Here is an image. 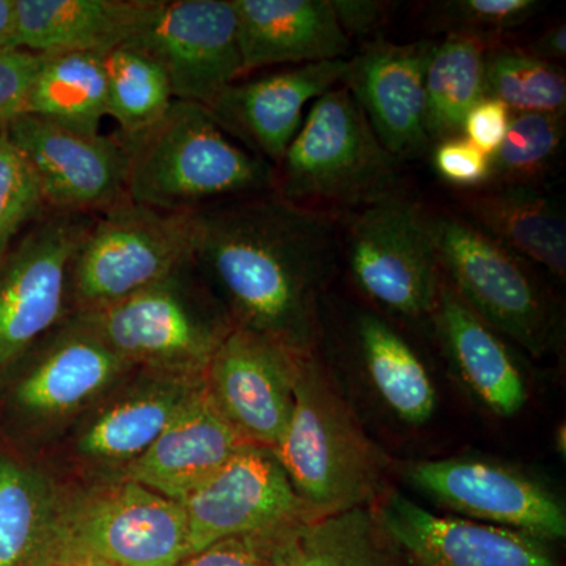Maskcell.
<instances>
[{
	"label": "cell",
	"instance_id": "1",
	"mask_svg": "<svg viewBox=\"0 0 566 566\" xmlns=\"http://www.w3.org/2000/svg\"><path fill=\"white\" fill-rule=\"evenodd\" d=\"M334 216L255 193L196 212L193 263L234 326L312 353L316 297L337 253Z\"/></svg>",
	"mask_w": 566,
	"mask_h": 566
},
{
	"label": "cell",
	"instance_id": "2",
	"mask_svg": "<svg viewBox=\"0 0 566 566\" xmlns=\"http://www.w3.org/2000/svg\"><path fill=\"white\" fill-rule=\"evenodd\" d=\"M188 554L181 505L118 474L54 482L28 566H177Z\"/></svg>",
	"mask_w": 566,
	"mask_h": 566
},
{
	"label": "cell",
	"instance_id": "3",
	"mask_svg": "<svg viewBox=\"0 0 566 566\" xmlns=\"http://www.w3.org/2000/svg\"><path fill=\"white\" fill-rule=\"evenodd\" d=\"M126 193L166 212L275 191V167L234 140L203 104L175 99L161 120L123 136Z\"/></svg>",
	"mask_w": 566,
	"mask_h": 566
},
{
	"label": "cell",
	"instance_id": "4",
	"mask_svg": "<svg viewBox=\"0 0 566 566\" xmlns=\"http://www.w3.org/2000/svg\"><path fill=\"white\" fill-rule=\"evenodd\" d=\"M273 452L294 493L318 517L368 509L385 491V453L312 353L300 356L292 419Z\"/></svg>",
	"mask_w": 566,
	"mask_h": 566
},
{
	"label": "cell",
	"instance_id": "5",
	"mask_svg": "<svg viewBox=\"0 0 566 566\" xmlns=\"http://www.w3.org/2000/svg\"><path fill=\"white\" fill-rule=\"evenodd\" d=\"M398 163L340 84L312 103L275 167V192L324 214L363 210L397 196Z\"/></svg>",
	"mask_w": 566,
	"mask_h": 566
},
{
	"label": "cell",
	"instance_id": "6",
	"mask_svg": "<svg viewBox=\"0 0 566 566\" xmlns=\"http://www.w3.org/2000/svg\"><path fill=\"white\" fill-rule=\"evenodd\" d=\"M197 275L192 260L118 303L70 316L133 367L205 376L234 324L208 300Z\"/></svg>",
	"mask_w": 566,
	"mask_h": 566
},
{
	"label": "cell",
	"instance_id": "7",
	"mask_svg": "<svg viewBox=\"0 0 566 566\" xmlns=\"http://www.w3.org/2000/svg\"><path fill=\"white\" fill-rule=\"evenodd\" d=\"M196 212L126 200L96 214L71 266V315L106 307L193 260Z\"/></svg>",
	"mask_w": 566,
	"mask_h": 566
},
{
	"label": "cell",
	"instance_id": "8",
	"mask_svg": "<svg viewBox=\"0 0 566 566\" xmlns=\"http://www.w3.org/2000/svg\"><path fill=\"white\" fill-rule=\"evenodd\" d=\"M428 230L447 285L495 333L543 356L553 344V314L521 256L452 216L428 218Z\"/></svg>",
	"mask_w": 566,
	"mask_h": 566
},
{
	"label": "cell",
	"instance_id": "9",
	"mask_svg": "<svg viewBox=\"0 0 566 566\" xmlns=\"http://www.w3.org/2000/svg\"><path fill=\"white\" fill-rule=\"evenodd\" d=\"M95 216L50 212L0 256V371L71 315V266Z\"/></svg>",
	"mask_w": 566,
	"mask_h": 566
},
{
	"label": "cell",
	"instance_id": "10",
	"mask_svg": "<svg viewBox=\"0 0 566 566\" xmlns=\"http://www.w3.org/2000/svg\"><path fill=\"white\" fill-rule=\"evenodd\" d=\"M349 270L360 292L390 314L430 318L441 271L428 230V216L401 196L354 214L348 233Z\"/></svg>",
	"mask_w": 566,
	"mask_h": 566
},
{
	"label": "cell",
	"instance_id": "11",
	"mask_svg": "<svg viewBox=\"0 0 566 566\" xmlns=\"http://www.w3.org/2000/svg\"><path fill=\"white\" fill-rule=\"evenodd\" d=\"M3 129L31 167L51 212L102 214L129 200L126 156L118 136L29 114Z\"/></svg>",
	"mask_w": 566,
	"mask_h": 566
},
{
	"label": "cell",
	"instance_id": "12",
	"mask_svg": "<svg viewBox=\"0 0 566 566\" xmlns=\"http://www.w3.org/2000/svg\"><path fill=\"white\" fill-rule=\"evenodd\" d=\"M409 482L468 520L512 528L542 542L564 539L560 499L520 469L474 457L424 460L409 465Z\"/></svg>",
	"mask_w": 566,
	"mask_h": 566
},
{
	"label": "cell",
	"instance_id": "13",
	"mask_svg": "<svg viewBox=\"0 0 566 566\" xmlns=\"http://www.w3.org/2000/svg\"><path fill=\"white\" fill-rule=\"evenodd\" d=\"M128 46L163 66L178 102L208 107L243 76L232 0H159Z\"/></svg>",
	"mask_w": 566,
	"mask_h": 566
},
{
	"label": "cell",
	"instance_id": "14",
	"mask_svg": "<svg viewBox=\"0 0 566 566\" xmlns=\"http://www.w3.org/2000/svg\"><path fill=\"white\" fill-rule=\"evenodd\" d=\"M301 352L233 326L205 371V387L245 442L274 450L294 406Z\"/></svg>",
	"mask_w": 566,
	"mask_h": 566
},
{
	"label": "cell",
	"instance_id": "15",
	"mask_svg": "<svg viewBox=\"0 0 566 566\" xmlns=\"http://www.w3.org/2000/svg\"><path fill=\"white\" fill-rule=\"evenodd\" d=\"M188 554L230 536L301 520H319L294 493L273 450L245 446L180 502Z\"/></svg>",
	"mask_w": 566,
	"mask_h": 566
},
{
	"label": "cell",
	"instance_id": "16",
	"mask_svg": "<svg viewBox=\"0 0 566 566\" xmlns=\"http://www.w3.org/2000/svg\"><path fill=\"white\" fill-rule=\"evenodd\" d=\"M205 376L136 368L87 409L73 452L99 472L118 471L147 452Z\"/></svg>",
	"mask_w": 566,
	"mask_h": 566
},
{
	"label": "cell",
	"instance_id": "17",
	"mask_svg": "<svg viewBox=\"0 0 566 566\" xmlns=\"http://www.w3.org/2000/svg\"><path fill=\"white\" fill-rule=\"evenodd\" d=\"M375 516L412 566H557L542 539L468 517L436 515L397 491L382 499Z\"/></svg>",
	"mask_w": 566,
	"mask_h": 566
},
{
	"label": "cell",
	"instance_id": "18",
	"mask_svg": "<svg viewBox=\"0 0 566 566\" xmlns=\"http://www.w3.org/2000/svg\"><path fill=\"white\" fill-rule=\"evenodd\" d=\"M433 50L430 40L406 44L375 41L346 66L342 85L397 161L417 158L431 145L424 74Z\"/></svg>",
	"mask_w": 566,
	"mask_h": 566
},
{
	"label": "cell",
	"instance_id": "19",
	"mask_svg": "<svg viewBox=\"0 0 566 566\" xmlns=\"http://www.w3.org/2000/svg\"><path fill=\"white\" fill-rule=\"evenodd\" d=\"M31 367L14 390L21 411L57 423L87 411L136 367L69 316L41 338Z\"/></svg>",
	"mask_w": 566,
	"mask_h": 566
},
{
	"label": "cell",
	"instance_id": "20",
	"mask_svg": "<svg viewBox=\"0 0 566 566\" xmlns=\"http://www.w3.org/2000/svg\"><path fill=\"white\" fill-rule=\"evenodd\" d=\"M346 66L348 59L238 80L208 109L234 140L277 167L303 125L305 106L340 85Z\"/></svg>",
	"mask_w": 566,
	"mask_h": 566
},
{
	"label": "cell",
	"instance_id": "21",
	"mask_svg": "<svg viewBox=\"0 0 566 566\" xmlns=\"http://www.w3.org/2000/svg\"><path fill=\"white\" fill-rule=\"evenodd\" d=\"M245 446L252 444L219 411L203 379L147 452L109 474L132 479L180 504Z\"/></svg>",
	"mask_w": 566,
	"mask_h": 566
},
{
	"label": "cell",
	"instance_id": "22",
	"mask_svg": "<svg viewBox=\"0 0 566 566\" xmlns=\"http://www.w3.org/2000/svg\"><path fill=\"white\" fill-rule=\"evenodd\" d=\"M243 74L346 61L352 40L329 0H232Z\"/></svg>",
	"mask_w": 566,
	"mask_h": 566
},
{
	"label": "cell",
	"instance_id": "23",
	"mask_svg": "<svg viewBox=\"0 0 566 566\" xmlns=\"http://www.w3.org/2000/svg\"><path fill=\"white\" fill-rule=\"evenodd\" d=\"M159 0H14V48L41 55L128 46Z\"/></svg>",
	"mask_w": 566,
	"mask_h": 566
},
{
	"label": "cell",
	"instance_id": "24",
	"mask_svg": "<svg viewBox=\"0 0 566 566\" xmlns=\"http://www.w3.org/2000/svg\"><path fill=\"white\" fill-rule=\"evenodd\" d=\"M430 318L447 359L482 405L495 416L520 415L528 397L520 364L504 337L474 314L444 279Z\"/></svg>",
	"mask_w": 566,
	"mask_h": 566
},
{
	"label": "cell",
	"instance_id": "25",
	"mask_svg": "<svg viewBox=\"0 0 566 566\" xmlns=\"http://www.w3.org/2000/svg\"><path fill=\"white\" fill-rule=\"evenodd\" d=\"M463 205L476 229L516 255L542 264L557 277H565L564 211L538 186L485 189L465 196Z\"/></svg>",
	"mask_w": 566,
	"mask_h": 566
},
{
	"label": "cell",
	"instance_id": "26",
	"mask_svg": "<svg viewBox=\"0 0 566 566\" xmlns=\"http://www.w3.org/2000/svg\"><path fill=\"white\" fill-rule=\"evenodd\" d=\"M356 340L365 371L387 408L412 427L427 423L434 416L438 394L412 346L371 314L357 318Z\"/></svg>",
	"mask_w": 566,
	"mask_h": 566
},
{
	"label": "cell",
	"instance_id": "27",
	"mask_svg": "<svg viewBox=\"0 0 566 566\" xmlns=\"http://www.w3.org/2000/svg\"><path fill=\"white\" fill-rule=\"evenodd\" d=\"M486 51L485 40L463 33L434 43L424 74L431 144L461 136L465 115L485 98Z\"/></svg>",
	"mask_w": 566,
	"mask_h": 566
},
{
	"label": "cell",
	"instance_id": "28",
	"mask_svg": "<svg viewBox=\"0 0 566 566\" xmlns=\"http://www.w3.org/2000/svg\"><path fill=\"white\" fill-rule=\"evenodd\" d=\"M24 114L98 133L107 117L106 54L44 55Z\"/></svg>",
	"mask_w": 566,
	"mask_h": 566
},
{
	"label": "cell",
	"instance_id": "29",
	"mask_svg": "<svg viewBox=\"0 0 566 566\" xmlns=\"http://www.w3.org/2000/svg\"><path fill=\"white\" fill-rule=\"evenodd\" d=\"M107 117L133 136L161 120L175 102L169 76L151 55L136 46L106 54Z\"/></svg>",
	"mask_w": 566,
	"mask_h": 566
},
{
	"label": "cell",
	"instance_id": "30",
	"mask_svg": "<svg viewBox=\"0 0 566 566\" xmlns=\"http://www.w3.org/2000/svg\"><path fill=\"white\" fill-rule=\"evenodd\" d=\"M282 566H394L386 536L368 509L312 521Z\"/></svg>",
	"mask_w": 566,
	"mask_h": 566
},
{
	"label": "cell",
	"instance_id": "31",
	"mask_svg": "<svg viewBox=\"0 0 566 566\" xmlns=\"http://www.w3.org/2000/svg\"><path fill=\"white\" fill-rule=\"evenodd\" d=\"M485 96L504 103L513 114H565V71L527 50L491 46Z\"/></svg>",
	"mask_w": 566,
	"mask_h": 566
},
{
	"label": "cell",
	"instance_id": "32",
	"mask_svg": "<svg viewBox=\"0 0 566 566\" xmlns=\"http://www.w3.org/2000/svg\"><path fill=\"white\" fill-rule=\"evenodd\" d=\"M52 490L50 476L0 453V566H28Z\"/></svg>",
	"mask_w": 566,
	"mask_h": 566
},
{
	"label": "cell",
	"instance_id": "33",
	"mask_svg": "<svg viewBox=\"0 0 566 566\" xmlns=\"http://www.w3.org/2000/svg\"><path fill=\"white\" fill-rule=\"evenodd\" d=\"M565 137V114H513L501 147L490 158L491 188L538 186L553 169Z\"/></svg>",
	"mask_w": 566,
	"mask_h": 566
},
{
	"label": "cell",
	"instance_id": "34",
	"mask_svg": "<svg viewBox=\"0 0 566 566\" xmlns=\"http://www.w3.org/2000/svg\"><path fill=\"white\" fill-rule=\"evenodd\" d=\"M50 212L31 167L6 129H0V256Z\"/></svg>",
	"mask_w": 566,
	"mask_h": 566
},
{
	"label": "cell",
	"instance_id": "35",
	"mask_svg": "<svg viewBox=\"0 0 566 566\" xmlns=\"http://www.w3.org/2000/svg\"><path fill=\"white\" fill-rule=\"evenodd\" d=\"M312 521L315 520L292 521L230 536L186 557L177 566H282Z\"/></svg>",
	"mask_w": 566,
	"mask_h": 566
},
{
	"label": "cell",
	"instance_id": "36",
	"mask_svg": "<svg viewBox=\"0 0 566 566\" xmlns=\"http://www.w3.org/2000/svg\"><path fill=\"white\" fill-rule=\"evenodd\" d=\"M536 0H447L433 6V20L447 33L485 40L520 28L543 9Z\"/></svg>",
	"mask_w": 566,
	"mask_h": 566
},
{
	"label": "cell",
	"instance_id": "37",
	"mask_svg": "<svg viewBox=\"0 0 566 566\" xmlns=\"http://www.w3.org/2000/svg\"><path fill=\"white\" fill-rule=\"evenodd\" d=\"M43 61L44 55L21 48L0 50V129L24 114Z\"/></svg>",
	"mask_w": 566,
	"mask_h": 566
},
{
	"label": "cell",
	"instance_id": "38",
	"mask_svg": "<svg viewBox=\"0 0 566 566\" xmlns=\"http://www.w3.org/2000/svg\"><path fill=\"white\" fill-rule=\"evenodd\" d=\"M433 166L447 182L461 188H475L490 180V156L463 136L438 142Z\"/></svg>",
	"mask_w": 566,
	"mask_h": 566
},
{
	"label": "cell",
	"instance_id": "39",
	"mask_svg": "<svg viewBox=\"0 0 566 566\" xmlns=\"http://www.w3.org/2000/svg\"><path fill=\"white\" fill-rule=\"evenodd\" d=\"M512 118L513 112L504 103L485 96L465 115L461 134L491 158L504 142Z\"/></svg>",
	"mask_w": 566,
	"mask_h": 566
},
{
	"label": "cell",
	"instance_id": "40",
	"mask_svg": "<svg viewBox=\"0 0 566 566\" xmlns=\"http://www.w3.org/2000/svg\"><path fill=\"white\" fill-rule=\"evenodd\" d=\"M335 20L349 40L371 35L389 18V3L381 0H329Z\"/></svg>",
	"mask_w": 566,
	"mask_h": 566
},
{
	"label": "cell",
	"instance_id": "41",
	"mask_svg": "<svg viewBox=\"0 0 566 566\" xmlns=\"http://www.w3.org/2000/svg\"><path fill=\"white\" fill-rule=\"evenodd\" d=\"M528 52L543 59V61L556 63L566 55V25L565 22H557L553 28L547 29L538 40L527 48Z\"/></svg>",
	"mask_w": 566,
	"mask_h": 566
},
{
	"label": "cell",
	"instance_id": "42",
	"mask_svg": "<svg viewBox=\"0 0 566 566\" xmlns=\"http://www.w3.org/2000/svg\"><path fill=\"white\" fill-rule=\"evenodd\" d=\"M14 48V0H0V50Z\"/></svg>",
	"mask_w": 566,
	"mask_h": 566
},
{
	"label": "cell",
	"instance_id": "43",
	"mask_svg": "<svg viewBox=\"0 0 566 566\" xmlns=\"http://www.w3.org/2000/svg\"><path fill=\"white\" fill-rule=\"evenodd\" d=\"M85 566H117V565H109V564H88V565H85Z\"/></svg>",
	"mask_w": 566,
	"mask_h": 566
}]
</instances>
